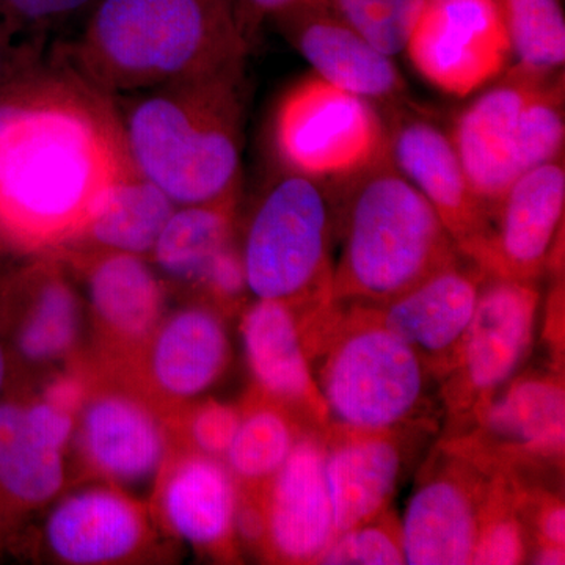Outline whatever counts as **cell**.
<instances>
[{"mask_svg": "<svg viewBox=\"0 0 565 565\" xmlns=\"http://www.w3.org/2000/svg\"><path fill=\"white\" fill-rule=\"evenodd\" d=\"M131 170L117 102L58 54L0 99V243L24 253L73 248Z\"/></svg>", "mask_w": 565, "mask_h": 565, "instance_id": "6da1fadb", "label": "cell"}, {"mask_svg": "<svg viewBox=\"0 0 565 565\" xmlns=\"http://www.w3.org/2000/svg\"><path fill=\"white\" fill-rule=\"evenodd\" d=\"M61 54L111 98L245 66L253 28L234 0H98Z\"/></svg>", "mask_w": 565, "mask_h": 565, "instance_id": "7a4b0ae2", "label": "cell"}, {"mask_svg": "<svg viewBox=\"0 0 565 565\" xmlns=\"http://www.w3.org/2000/svg\"><path fill=\"white\" fill-rule=\"evenodd\" d=\"M245 66L118 96L134 169L177 206L241 193Z\"/></svg>", "mask_w": 565, "mask_h": 565, "instance_id": "3957f363", "label": "cell"}, {"mask_svg": "<svg viewBox=\"0 0 565 565\" xmlns=\"http://www.w3.org/2000/svg\"><path fill=\"white\" fill-rule=\"evenodd\" d=\"M330 193L340 237L334 302H388L463 256L434 207L392 161Z\"/></svg>", "mask_w": 565, "mask_h": 565, "instance_id": "277c9868", "label": "cell"}, {"mask_svg": "<svg viewBox=\"0 0 565 565\" xmlns=\"http://www.w3.org/2000/svg\"><path fill=\"white\" fill-rule=\"evenodd\" d=\"M296 315L329 426L408 433L429 422L437 381L363 307L330 300Z\"/></svg>", "mask_w": 565, "mask_h": 565, "instance_id": "5b68a950", "label": "cell"}, {"mask_svg": "<svg viewBox=\"0 0 565 565\" xmlns=\"http://www.w3.org/2000/svg\"><path fill=\"white\" fill-rule=\"evenodd\" d=\"M564 70L512 63L456 115L449 136L490 215L516 178L564 158Z\"/></svg>", "mask_w": 565, "mask_h": 565, "instance_id": "8992f818", "label": "cell"}, {"mask_svg": "<svg viewBox=\"0 0 565 565\" xmlns=\"http://www.w3.org/2000/svg\"><path fill=\"white\" fill-rule=\"evenodd\" d=\"M334 226L329 189L282 173L256 204L239 245L248 292L296 313L332 300Z\"/></svg>", "mask_w": 565, "mask_h": 565, "instance_id": "52a82bcc", "label": "cell"}, {"mask_svg": "<svg viewBox=\"0 0 565 565\" xmlns=\"http://www.w3.org/2000/svg\"><path fill=\"white\" fill-rule=\"evenodd\" d=\"M270 140L282 173L330 192L390 161L384 111L311 71L282 93Z\"/></svg>", "mask_w": 565, "mask_h": 565, "instance_id": "ba28073f", "label": "cell"}, {"mask_svg": "<svg viewBox=\"0 0 565 565\" xmlns=\"http://www.w3.org/2000/svg\"><path fill=\"white\" fill-rule=\"evenodd\" d=\"M539 300L535 281L486 275L455 364L438 384L448 433L462 426L525 366L533 349Z\"/></svg>", "mask_w": 565, "mask_h": 565, "instance_id": "9c48e42d", "label": "cell"}, {"mask_svg": "<svg viewBox=\"0 0 565 565\" xmlns=\"http://www.w3.org/2000/svg\"><path fill=\"white\" fill-rule=\"evenodd\" d=\"M444 438L494 471L563 470V371H520Z\"/></svg>", "mask_w": 565, "mask_h": 565, "instance_id": "30bf717a", "label": "cell"}, {"mask_svg": "<svg viewBox=\"0 0 565 565\" xmlns=\"http://www.w3.org/2000/svg\"><path fill=\"white\" fill-rule=\"evenodd\" d=\"M403 52L426 84L457 99L481 92L514 63L497 0H423Z\"/></svg>", "mask_w": 565, "mask_h": 565, "instance_id": "8fae6325", "label": "cell"}, {"mask_svg": "<svg viewBox=\"0 0 565 565\" xmlns=\"http://www.w3.org/2000/svg\"><path fill=\"white\" fill-rule=\"evenodd\" d=\"M497 473L441 438L424 465L401 520L405 564H471Z\"/></svg>", "mask_w": 565, "mask_h": 565, "instance_id": "7c38bea8", "label": "cell"}, {"mask_svg": "<svg viewBox=\"0 0 565 565\" xmlns=\"http://www.w3.org/2000/svg\"><path fill=\"white\" fill-rule=\"evenodd\" d=\"M384 115L390 161L434 207L460 252L478 262L492 215L468 180L449 131L414 103Z\"/></svg>", "mask_w": 565, "mask_h": 565, "instance_id": "4fadbf2b", "label": "cell"}, {"mask_svg": "<svg viewBox=\"0 0 565 565\" xmlns=\"http://www.w3.org/2000/svg\"><path fill=\"white\" fill-rule=\"evenodd\" d=\"M274 21L311 73L323 81L362 96L382 111L412 104L407 82L392 55L341 20L327 0L303 3Z\"/></svg>", "mask_w": 565, "mask_h": 565, "instance_id": "5bb4252c", "label": "cell"}, {"mask_svg": "<svg viewBox=\"0 0 565 565\" xmlns=\"http://www.w3.org/2000/svg\"><path fill=\"white\" fill-rule=\"evenodd\" d=\"M484 278V270L463 255L388 302L360 307L414 349L440 384L455 364Z\"/></svg>", "mask_w": 565, "mask_h": 565, "instance_id": "9a60e30c", "label": "cell"}, {"mask_svg": "<svg viewBox=\"0 0 565 565\" xmlns=\"http://www.w3.org/2000/svg\"><path fill=\"white\" fill-rule=\"evenodd\" d=\"M564 158L516 178L492 211L490 234L478 264L486 275L537 281L564 232Z\"/></svg>", "mask_w": 565, "mask_h": 565, "instance_id": "2e32d148", "label": "cell"}, {"mask_svg": "<svg viewBox=\"0 0 565 565\" xmlns=\"http://www.w3.org/2000/svg\"><path fill=\"white\" fill-rule=\"evenodd\" d=\"M266 550L282 564H316L337 537L323 430L307 429L264 487Z\"/></svg>", "mask_w": 565, "mask_h": 565, "instance_id": "e0dca14e", "label": "cell"}, {"mask_svg": "<svg viewBox=\"0 0 565 565\" xmlns=\"http://www.w3.org/2000/svg\"><path fill=\"white\" fill-rule=\"evenodd\" d=\"M403 430L327 426L326 476L337 535L392 508L404 468Z\"/></svg>", "mask_w": 565, "mask_h": 565, "instance_id": "ac0fdd59", "label": "cell"}, {"mask_svg": "<svg viewBox=\"0 0 565 565\" xmlns=\"http://www.w3.org/2000/svg\"><path fill=\"white\" fill-rule=\"evenodd\" d=\"M241 334L258 392L285 405L311 429L326 430L329 416L305 353L296 311L278 300L256 299L245 310Z\"/></svg>", "mask_w": 565, "mask_h": 565, "instance_id": "d6986e66", "label": "cell"}, {"mask_svg": "<svg viewBox=\"0 0 565 565\" xmlns=\"http://www.w3.org/2000/svg\"><path fill=\"white\" fill-rule=\"evenodd\" d=\"M81 446L96 471L118 484H147L161 471L167 435L136 397L104 393L82 408Z\"/></svg>", "mask_w": 565, "mask_h": 565, "instance_id": "ffe728a7", "label": "cell"}, {"mask_svg": "<svg viewBox=\"0 0 565 565\" xmlns=\"http://www.w3.org/2000/svg\"><path fill=\"white\" fill-rule=\"evenodd\" d=\"M147 516L136 501L114 489L71 494L46 523L51 552L68 564L118 563L132 556L147 539Z\"/></svg>", "mask_w": 565, "mask_h": 565, "instance_id": "44dd1931", "label": "cell"}, {"mask_svg": "<svg viewBox=\"0 0 565 565\" xmlns=\"http://www.w3.org/2000/svg\"><path fill=\"white\" fill-rule=\"evenodd\" d=\"M239 484L222 459L193 452L167 473L161 509L182 541L210 552H228Z\"/></svg>", "mask_w": 565, "mask_h": 565, "instance_id": "7402d4cb", "label": "cell"}, {"mask_svg": "<svg viewBox=\"0 0 565 565\" xmlns=\"http://www.w3.org/2000/svg\"><path fill=\"white\" fill-rule=\"evenodd\" d=\"M228 362V333L214 308H182L152 333L150 374L163 396H200L221 379Z\"/></svg>", "mask_w": 565, "mask_h": 565, "instance_id": "603a6c76", "label": "cell"}, {"mask_svg": "<svg viewBox=\"0 0 565 565\" xmlns=\"http://www.w3.org/2000/svg\"><path fill=\"white\" fill-rule=\"evenodd\" d=\"M85 280L92 310L121 343L137 344L158 329L163 288L143 256L87 248Z\"/></svg>", "mask_w": 565, "mask_h": 565, "instance_id": "cb8c5ba5", "label": "cell"}, {"mask_svg": "<svg viewBox=\"0 0 565 565\" xmlns=\"http://www.w3.org/2000/svg\"><path fill=\"white\" fill-rule=\"evenodd\" d=\"M174 207L158 185L134 169L96 204L74 247L151 255Z\"/></svg>", "mask_w": 565, "mask_h": 565, "instance_id": "d4e9b609", "label": "cell"}, {"mask_svg": "<svg viewBox=\"0 0 565 565\" xmlns=\"http://www.w3.org/2000/svg\"><path fill=\"white\" fill-rule=\"evenodd\" d=\"M237 202L239 195L174 207L151 252L156 266L173 280L199 286L214 256L234 243Z\"/></svg>", "mask_w": 565, "mask_h": 565, "instance_id": "484cf974", "label": "cell"}, {"mask_svg": "<svg viewBox=\"0 0 565 565\" xmlns=\"http://www.w3.org/2000/svg\"><path fill=\"white\" fill-rule=\"evenodd\" d=\"M307 429L311 427L289 408L258 392L243 408V418L223 462L241 487L264 489Z\"/></svg>", "mask_w": 565, "mask_h": 565, "instance_id": "4316f807", "label": "cell"}, {"mask_svg": "<svg viewBox=\"0 0 565 565\" xmlns=\"http://www.w3.org/2000/svg\"><path fill=\"white\" fill-rule=\"evenodd\" d=\"M65 481L63 449L33 433L25 405L0 403V493L21 504L51 500Z\"/></svg>", "mask_w": 565, "mask_h": 565, "instance_id": "83f0119b", "label": "cell"}, {"mask_svg": "<svg viewBox=\"0 0 565 565\" xmlns=\"http://www.w3.org/2000/svg\"><path fill=\"white\" fill-rule=\"evenodd\" d=\"M29 303L17 333V348L31 363L65 355L79 333V300L55 266H41L31 278Z\"/></svg>", "mask_w": 565, "mask_h": 565, "instance_id": "f1b7e54d", "label": "cell"}, {"mask_svg": "<svg viewBox=\"0 0 565 565\" xmlns=\"http://www.w3.org/2000/svg\"><path fill=\"white\" fill-rule=\"evenodd\" d=\"M530 548L522 514V478L511 471H498L482 511L471 564H525Z\"/></svg>", "mask_w": 565, "mask_h": 565, "instance_id": "f546056e", "label": "cell"}, {"mask_svg": "<svg viewBox=\"0 0 565 565\" xmlns=\"http://www.w3.org/2000/svg\"><path fill=\"white\" fill-rule=\"evenodd\" d=\"M508 25L516 65L564 70L565 14L561 0H497Z\"/></svg>", "mask_w": 565, "mask_h": 565, "instance_id": "4dcf8cb0", "label": "cell"}, {"mask_svg": "<svg viewBox=\"0 0 565 565\" xmlns=\"http://www.w3.org/2000/svg\"><path fill=\"white\" fill-rule=\"evenodd\" d=\"M316 564H405L403 526H401L399 516L390 508L371 522L337 535Z\"/></svg>", "mask_w": 565, "mask_h": 565, "instance_id": "1f68e13d", "label": "cell"}, {"mask_svg": "<svg viewBox=\"0 0 565 565\" xmlns=\"http://www.w3.org/2000/svg\"><path fill=\"white\" fill-rule=\"evenodd\" d=\"M330 9L385 54H401L423 0H327Z\"/></svg>", "mask_w": 565, "mask_h": 565, "instance_id": "d6a6232c", "label": "cell"}, {"mask_svg": "<svg viewBox=\"0 0 565 565\" xmlns=\"http://www.w3.org/2000/svg\"><path fill=\"white\" fill-rule=\"evenodd\" d=\"M243 418V408L207 401L192 412L188 433L195 452L222 459L232 445Z\"/></svg>", "mask_w": 565, "mask_h": 565, "instance_id": "836d02e7", "label": "cell"}, {"mask_svg": "<svg viewBox=\"0 0 565 565\" xmlns=\"http://www.w3.org/2000/svg\"><path fill=\"white\" fill-rule=\"evenodd\" d=\"M199 286L218 308H234L243 302L248 286L243 255L236 241L214 256Z\"/></svg>", "mask_w": 565, "mask_h": 565, "instance_id": "e575fe53", "label": "cell"}, {"mask_svg": "<svg viewBox=\"0 0 565 565\" xmlns=\"http://www.w3.org/2000/svg\"><path fill=\"white\" fill-rule=\"evenodd\" d=\"M98 0H0V9L13 20L36 28H54L84 11Z\"/></svg>", "mask_w": 565, "mask_h": 565, "instance_id": "d590c367", "label": "cell"}, {"mask_svg": "<svg viewBox=\"0 0 565 565\" xmlns=\"http://www.w3.org/2000/svg\"><path fill=\"white\" fill-rule=\"evenodd\" d=\"M41 399L76 416L87 403V388L77 375H61L44 388Z\"/></svg>", "mask_w": 565, "mask_h": 565, "instance_id": "8d00e7d4", "label": "cell"}, {"mask_svg": "<svg viewBox=\"0 0 565 565\" xmlns=\"http://www.w3.org/2000/svg\"><path fill=\"white\" fill-rule=\"evenodd\" d=\"M234 2L243 11L248 24L255 28L256 22L263 18L275 20V18L288 13L289 10L297 9L303 3L315 2V0H234Z\"/></svg>", "mask_w": 565, "mask_h": 565, "instance_id": "74e56055", "label": "cell"}, {"mask_svg": "<svg viewBox=\"0 0 565 565\" xmlns=\"http://www.w3.org/2000/svg\"><path fill=\"white\" fill-rule=\"evenodd\" d=\"M527 559H530L527 563L537 565H563L565 564V546L533 545Z\"/></svg>", "mask_w": 565, "mask_h": 565, "instance_id": "f35d334b", "label": "cell"}, {"mask_svg": "<svg viewBox=\"0 0 565 565\" xmlns=\"http://www.w3.org/2000/svg\"><path fill=\"white\" fill-rule=\"evenodd\" d=\"M7 377V356L3 352L2 344H0V392H2L3 384H6Z\"/></svg>", "mask_w": 565, "mask_h": 565, "instance_id": "ab89813d", "label": "cell"}, {"mask_svg": "<svg viewBox=\"0 0 565 565\" xmlns=\"http://www.w3.org/2000/svg\"><path fill=\"white\" fill-rule=\"evenodd\" d=\"M3 66H6V55H3V44L2 40H0V81H2L3 76Z\"/></svg>", "mask_w": 565, "mask_h": 565, "instance_id": "60d3db41", "label": "cell"}]
</instances>
